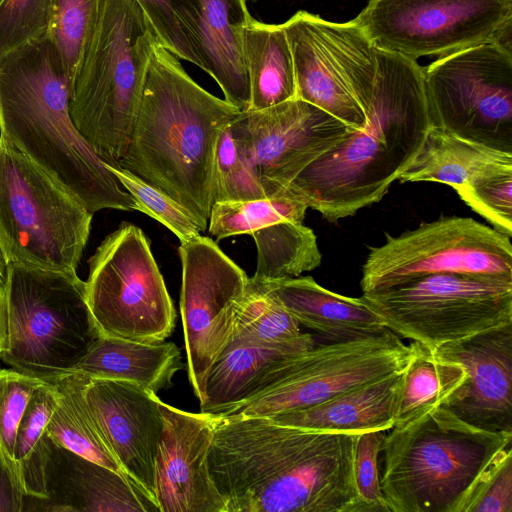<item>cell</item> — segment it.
<instances>
[{
	"instance_id": "6da1fadb",
	"label": "cell",
	"mask_w": 512,
	"mask_h": 512,
	"mask_svg": "<svg viewBox=\"0 0 512 512\" xmlns=\"http://www.w3.org/2000/svg\"><path fill=\"white\" fill-rule=\"evenodd\" d=\"M214 419L207 460L226 512H367L353 475L359 434Z\"/></svg>"
},
{
	"instance_id": "7a4b0ae2",
	"label": "cell",
	"mask_w": 512,
	"mask_h": 512,
	"mask_svg": "<svg viewBox=\"0 0 512 512\" xmlns=\"http://www.w3.org/2000/svg\"><path fill=\"white\" fill-rule=\"evenodd\" d=\"M363 129L351 130L280 194L304 201L330 222L377 203L419 153L431 128L423 67L377 49Z\"/></svg>"
},
{
	"instance_id": "3957f363",
	"label": "cell",
	"mask_w": 512,
	"mask_h": 512,
	"mask_svg": "<svg viewBox=\"0 0 512 512\" xmlns=\"http://www.w3.org/2000/svg\"><path fill=\"white\" fill-rule=\"evenodd\" d=\"M236 107L198 85L158 42L127 150L118 165L176 200L205 232L214 204L215 154Z\"/></svg>"
},
{
	"instance_id": "277c9868",
	"label": "cell",
	"mask_w": 512,
	"mask_h": 512,
	"mask_svg": "<svg viewBox=\"0 0 512 512\" xmlns=\"http://www.w3.org/2000/svg\"><path fill=\"white\" fill-rule=\"evenodd\" d=\"M72 82L46 34L0 61V135L91 212L136 210L132 196L75 128Z\"/></svg>"
},
{
	"instance_id": "5b68a950",
	"label": "cell",
	"mask_w": 512,
	"mask_h": 512,
	"mask_svg": "<svg viewBox=\"0 0 512 512\" xmlns=\"http://www.w3.org/2000/svg\"><path fill=\"white\" fill-rule=\"evenodd\" d=\"M158 42L134 0H103L69 111L77 131L106 164L117 166L127 150Z\"/></svg>"
},
{
	"instance_id": "8992f818",
	"label": "cell",
	"mask_w": 512,
	"mask_h": 512,
	"mask_svg": "<svg viewBox=\"0 0 512 512\" xmlns=\"http://www.w3.org/2000/svg\"><path fill=\"white\" fill-rule=\"evenodd\" d=\"M512 433L476 428L440 406L390 429L380 484L391 512H460L471 486Z\"/></svg>"
},
{
	"instance_id": "52a82bcc",
	"label": "cell",
	"mask_w": 512,
	"mask_h": 512,
	"mask_svg": "<svg viewBox=\"0 0 512 512\" xmlns=\"http://www.w3.org/2000/svg\"><path fill=\"white\" fill-rule=\"evenodd\" d=\"M4 286L8 337L1 360L18 372L54 384L101 336L87 302L85 281L76 272L11 263Z\"/></svg>"
},
{
	"instance_id": "ba28073f",
	"label": "cell",
	"mask_w": 512,
	"mask_h": 512,
	"mask_svg": "<svg viewBox=\"0 0 512 512\" xmlns=\"http://www.w3.org/2000/svg\"><path fill=\"white\" fill-rule=\"evenodd\" d=\"M93 213L0 135V250L8 264L76 272Z\"/></svg>"
},
{
	"instance_id": "9c48e42d",
	"label": "cell",
	"mask_w": 512,
	"mask_h": 512,
	"mask_svg": "<svg viewBox=\"0 0 512 512\" xmlns=\"http://www.w3.org/2000/svg\"><path fill=\"white\" fill-rule=\"evenodd\" d=\"M412 354L392 330L327 342L287 356L262 378L248 399L214 416L271 418L326 401L401 372Z\"/></svg>"
},
{
	"instance_id": "30bf717a",
	"label": "cell",
	"mask_w": 512,
	"mask_h": 512,
	"mask_svg": "<svg viewBox=\"0 0 512 512\" xmlns=\"http://www.w3.org/2000/svg\"><path fill=\"white\" fill-rule=\"evenodd\" d=\"M397 335L430 351L512 323V280L432 274L361 296Z\"/></svg>"
},
{
	"instance_id": "8fae6325",
	"label": "cell",
	"mask_w": 512,
	"mask_h": 512,
	"mask_svg": "<svg viewBox=\"0 0 512 512\" xmlns=\"http://www.w3.org/2000/svg\"><path fill=\"white\" fill-rule=\"evenodd\" d=\"M88 265L86 298L101 336L158 343L171 335L176 312L142 229L121 223Z\"/></svg>"
},
{
	"instance_id": "7c38bea8",
	"label": "cell",
	"mask_w": 512,
	"mask_h": 512,
	"mask_svg": "<svg viewBox=\"0 0 512 512\" xmlns=\"http://www.w3.org/2000/svg\"><path fill=\"white\" fill-rule=\"evenodd\" d=\"M290 46L297 98L354 130L367 122L377 48L353 21L332 22L298 11L282 24Z\"/></svg>"
},
{
	"instance_id": "4fadbf2b",
	"label": "cell",
	"mask_w": 512,
	"mask_h": 512,
	"mask_svg": "<svg viewBox=\"0 0 512 512\" xmlns=\"http://www.w3.org/2000/svg\"><path fill=\"white\" fill-rule=\"evenodd\" d=\"M431 127L512 153V50L485 43L423 67Z\"/></svg>"
},
{
	"instance_id": "5bb4252c",
	"label": "cell",
	"mask_w": 512,
	"mask_h": 512,
	"mask_svg": "<svg viewBox=\"0 0 512 512\" xmlns=\"http://www.w3.org/2000/svg\"><path fill=\"white\" fill-rule=\"evenodd\" d=\"M353 21L377 49L412 60L485 43L512 50V0H370Z\"/></svg>"
},
{
	"instance_id": "9a60e30c",
	"label": "cell",
	"mask_w": 512,
	"mask_h": 512,
	"mask_svg": "<svg viewBox=\"0 0 512 512\" xmlns=\"http://www.w3.org/2000/svg\"><path fill=\"white\" fill-rule=\"evenodd\" d=\"M465 274L512 280L510 237L470 217L422 223L398 236L386 233L362 266V292L389 288L432 274Z\"/></svg>"
},
{
	"instance_id": "2e32d148",
	"label": "cell",
	"mask_w": 512,
	"mask_h": 512,
	"mask_svg": "<svg viewBox=\"0 0 512 512\" xmlns=\"http://www.w3.org/2000/svg\"><path fill=\"white\" fill-rule=\"evenodd\" d=\"M178 250L187 374L202 402L209 372L232 340L236 306L249 277L209 237L182 242Z\"/></svg>"
},
{
	"instance_id": "e0dca14e",
	"label": "cell",
	"mask_w": 512,
	"mask_h": 512,
	"mask_svg": "<svg viewBox=\"0 0 512 512\" xmlns=\"http://www.w3.org/2000/svg\"><path fill=\"white\" fill-rule=\"evenodd\" d=\"M230 126L267 197L279 196L307 166L354 130L298 98L239 112Z\"/></svg>"
},
{
	"instance_id": "ac0fdd59",
	"label": "cell",
	"mask_w": 512,
	"mask_h": 512,
	"mask_svg": "<svg viewBox=\"0 0 512 512\" xmlns=\"http://www.w3.org/2000/svg\"><path fill=\"white\" fill-rule=\"evenodd\" d=\"M163 429L155 458V498L159 512H226L208 467L215 419L161 400Z\"/></svg>"
},
{
	"instance_id": "d6986e66",
	"label": "cell",
	"mask_w": 512,
	"mask_h": 512,
	"mask_svg": "<svg viewBox=\"0 0 512 512\" xmlns=\"http://www.w3.org/2000/svg\"><path fill=\"white\" fill-rule=\"evenodd\" d=\"M431 352L459 363L466 374L442 406L476 428L512 433V323Z\"/></svg>"
},
{
	"instance_id": "ffe728a7",
	"label": "cell",
	"mask_w": 512,
	"mask_h": 512,
	"mask_svg": "<svg viewBox=\"0 0 512 512\" xmlns=\"http://www.w3.org/2000/svg\"><path fill=\"white\" fill-rule=\"evenodd\" d=\"M85 398L122 471L157 506L154 469L163 429L160 398L127 381L91 378Z\"/></svg>"
},
{
	"instance_id": "44dd1931",
	"label": "cell",
	"mask_w": 512,
	"mask_h": 512,
	"mask_svg": "<svg viewBox=\"0 0 512 512\" xmlns=\"http://www.w3.org/2000/svg\"><path fill=\"white\" fill-rule=\"evenodd\" d=\"M43 485L45 497H25L23 512H159L127 476L63 447L47 434Z\"/></svg>"
},
{
	"instance_id": "7402d4cb",
	"label": "cell",
	"mask_w": 512,
	"mask_h": 512,
	"mask_svg": "<svg viewBox=\"0 0 512 512\" xmlns=\"http://www.w3.org/2000/svg\"><path fill=\"white\" fill-rule=\"evenodd\" d=\"M178 23L200 62L219 85L224 100L249 110L244 28L251 15L246 0H171Z\"/></svg>"
},
{
	"instance_id": "603a6c76",
	"label": "cell",
	"mask_w": 512,
	"mask_h": 512,
	"mask_svg": "<svg viewBox=\"0 0 512 512\" xmlns=\"http://www.w3.org/2000/svg\"><path fill=\"white\" fill-rule=\"evenodd\" d=\"M262 282L297 322L329 342L383 333L388 328L362 297H347L320 286L311 276Z\"/></svg>"
},
{
	"instance_id": "cb8c5ba5",
	"label": "cell",
	"mask_w": 512,
	"mask_h": 512,
	"mask_svg": "<svg viewBox=\"0 0 512 512\" xmlns=\"http://www.w3.org/2000/svg\"><path fill=\"white\" fill-rule=\"evenodd\" d=\"M402 380L403 371L350 389L316 405L270 419L311 430L355 434L386 432L393 428L396 420Z\"/></svg>"
},
{
	"instance_id": "d4e9b609",
	"label": "cell",
	"mask_w": 512,
	"mask_h": 512,
	"mask_svg": "<svg viewBox=\"0 0 512 512\" xmlns=\"http://www.w3.org/2000/svg\"><path fill=\"white\" fill-rule=\"evenodd\" d=\"M182 368L181 352L173 342L99 336L71 372L91 379L127 381L157 394L173 385L174 375Z\"/></svg>"
},
{
	"instance_id": "484cf974",
	"label": "cell",
	"mask_w": 512,
	"mask_h": 512,
	"mask_svg": "<svg viewBox=\"0 0 512 512\" xmlns=\"http://www.w3.org/2000/svg\"><path fill=\"white\" fill-rule=\"evenodd\" d=\"M314 345H263L231 340L209 372L200 412L218 415L248 399L277 362Z\"/></svg>"
},
{
	"instance_id": "4316f807",
	"label": "cell",
	"mask_w": 512,
	"mask_h": 512,
	"mask_svg": "<svg viewBox=\"0 0 512 512\" xmlns=\"http://www.w3.org/2000/svg\"><path fill=\"white\" fill-rule=\"evenodd\" d=\"M244 57L249 110L297 98L293 58L282 24H267L251 16L244 28Z\"/></svg>"
},
{
	"instance_id": "83f0119b",
	"label": "cell",
	"mask_w": 512,
	"mask_h": 512,
	"mask_svg": "<svg viewBox=\"0 0 512 512\" xmlns=\"http://www.w3.org/2000/svg\"><path fill=\"white\" fill-rule=\"evenodd\" d=\"M512 160L500 151L431 127L400 182H438L455 191L488 165Z\"/></svg>"
},
{
	"instance_id": "f1b7e54d",
	"label": "cell",
	"mask_w": 512,
	"mask_h": 512,
	"mask_svg": "<svg viewBox=\"0 0 512 512\" xmlns=\"http://www.w3.org/2000/svg\"><path fill=\"white\" fill-rule=\"evenodd\" d=\"M89 380L70 372L53 384L57 399L46 434L63 447L125 475L86 401Z\"/></svg>"
},
{
	"instance_id": "f546056e",
	"label": "cell",
	"mask_w": 512,
	"mask_h": 512,
	"mask_svg": "<svg viewBox=\"0 0 512 512\" xmlns=\"http://www.w3.org/2000/svg\"><path fill=\"white\" fill-rule=\"evenodd\" d=\"M412 354L403 370L399 407L393 427L406 426L442 406L465 379L464 368L441 359L412 341Z\"/></svg>"
},
{
	"instance_id": "4dcf8cb0",
	"label": "cell",
	"mask_w": 512,
	"mask_h": 512,
	"mask_svg": "<svg viewBox=\"0 0 512 512\" xmlns=\"http://www.w3.org/2000/svg\"><path fill=\"white\" fill-rule=\"evenodd\" d=\"M257 249L254 281L298 277L319 267L322 255L312 229L303 222L282 221L250 233Z\"/></svg>"
},
{
	"instance_id": "1f68e13d",
	"label": "cell",
	"mask_w": 512,
	"mask_h": 512,
	"mask_svg": "<svg viewBox=\"0 0 512 512\" xmlns=\"http://www.w3.org/2000/svg\"><path fill=\"white\" fill-rule=\"evenodd\" d=\"M232 340L263 345L315 344L277 297L251 278L236 306Z\"/></svg>"
},
{
	"instance_id": "d6a6232c",
	"label": "cell",
	"mask_w": 512,
	"mask_h": 512,
	"mask_svg": "<svg viewBox=\"0 0 512 512\" xmlns=\"http://www.w3.org/2000/svg\"><path fill=\"white\" fill-rule=\"evenodd\" d=\"M53 384L44 383L32 394L18 426L14 459L25 497H45L43 485V450L46 425L56 405Z\"/></svg>"
},
{
	"instance_id": "836d02e7",
	"label": "cell",
	"mask_w": 512,
	"mask_h": 512,
	"mask_svg": "<svg viewBox=\"0 0 512 512\" xmlns=\"http://www.w3.org/2000/svg\"><path fill=\"white\" fill-rule=\"evenodd\" d=\"M307 204L289 195L247 201L215 202L208 222L209 233L221 240L249 234L265 226L282 222H303Z\"/></svg>"
},
{
	"instance_id": "e575fe53",
	"label": "cell",
	"mask_w": 512,
	"mask_h": 512,
	"mask_svg": "<svg viewBox=\"0 0 512 512\" xmlns=\"http://www.w3.org/2000/svg\"><path fill=\"white\" fill-rule=\"evenodd\" d=\"M47 32L73 83L98 21L103 0H50Z\"/></svg>"
},
{
	"instance_id": "d590c367",
	"label": "cell",
	"mask_w": 512,
	"mask_h": 512,
	"mask_svg": "<svg viewBox=\"0 0 512 512\" xmlns=\"http://www.w3.org/2000/svg\"><path fill=\"white\" fill-rule=\"evenodd\" d=\"M497 231L512 236V160L495 162L456 190Z\"/></svg>"
},
{
	"instance_id": "8d00e7d4",
	"label": "cell",
	"mask_w": 512,
	"mask_h": 512,
	"mask_svg": "<svg viewBox=\"0 0 512 512\" xmlns=\"http://www.w3.org/2000/svg\"><path fill=\"white\" fill-rule=\"evenodd\" d=\"M230 124L222 131L216 148L214 203L267 198L252 167L240 150Z\"/></svg>"
},
{
	"instance_id": "74e56055",
	"label": "cell",
	"mask_w": 512,
	"mask_h": 512,
	"mask_svg": "<svg viewBox=\"0 0 512 512\" xmlns=\"http://www.w3.org/2000/svg\"><path fill=\"white\" fill-rule=\"evenodd\" d=\"M120 185L132 196L136 210L168 228L180 243L200 236V230L189 213L172 197L134 173L106 164Z\"/></svg>"
},
{
	"instance_id": "f35d334b",
	"label": "cell",
	"mask_w": 512,
	"mask_h": 512,
	"mask_svg": "<svg viewBox=\"0 0 512 512\" xmlns=\"http://www.w3.org/2000/svg\"><path fill=\"white\" fill-rule=\"evenodd\" d=\"M50 18V0H0V61L45 36Z\"/></svg>"
},
{
	"instance_id": "ab89813d",
	"label": "cell",
	"mask_w": 512,
	"mask_h": 512,
	"mask_svg": "<svg viewBox=\"0 0 512 512\" xmlns=\"http://www.w3.org/2000/svg\"><path fill=\"white\" fill-rule=\"evenodd\" d=\"M460 512H512V448L501 449L471 486Z\"/></svg>"
},
{
	"instance_id": "60d3db41",
	"label": "cell",
	"mask_w": 512,
	"mask_h": 512,
	"mask_svg": "<svg viewBox=\"0 0 512 512\" xmlns=\"http://www.w3.org/2000/svg\"><path fill=\"white\" fill-rule=\"evenodd\" d=\"M44 381L14 369H0V441L14 462L18 426L34 391ZM17 465V464H16Z\"/></svg>"
},
{
	"instance_id": "b9f144b4",
	"label": "cell",
	"mask_w": 512,
	"mask_h": 512,
	"mask_svg": "<svg viewBox=\"0 0 512 512\" xmlns=\"http://www.w3.org/2000/svg\"><path fill=\"white\" fill-rule=\"evenodd\" d=\"M385 435L384 431L361 433L355 446L354 483L367 512H391L381 489L378 468V458Z\"/></svg>"
},
{
	"instance_id": "7bdbcfd3",
	"label": "cell",
	"mask_w": 512,
	"mask_h": 512,
	"mask_svg": "<svg viewBox=\"0 0 512 512\" xmlns=\"http://www.w3.org/2000/svg\"><path fill=\"white\" fill-rule=\"evenodd\" d=\"M134 1L153 27L159 42L177 58L200 67V62L178 23L171 0Z\"/></svg>"
},
{
	"instance_id": "ee69618b",
	"label": "cell",
	"mask_w": 512,
	"mask_h": 512,
	"mask_svg": "<svg viewBox=\"0 0 512 512\" xmlns=\"http://www.w3.org/2000/svg\"><path fill=\"white\" fill-rule=\"evenodd\" d=\"M24 499L18 467L0 441V512H23Z\"/></svg>"
},
{
	"instance_id": "f6af8a7d",
	"label": "cell",
	"mask_w": 512,
	"mask_h": 512,
	"mask_svg": "<svg viewBox=\"0 0 512 512\" xmlns=\"http://www.w3.org/2000/svg\"><path fill=\"white\" fill-rule=\"evenodd\" d=\"M8 315L4 284L0 283V359L7 345Z\"/></svg>"
},
{
	"instance_id": "bcb514c9",
	"label": "cell",
	"mask_w": 512,
	"mask_h": 512,
	"mask_svg": "<svg viewBox=\"0 0 512 512\" xmlns=\"http://www.w3.org/2000/svg\"><path fill=\"white\" fill-rule=\"evenodd\" d=\"M6 268L7 265L0 250V283L2 284H5Z\"/></svg>"
},
{
	"instance_id": "7dc6e473",
	"label": "cell",
	"mask_w": 512,
	"mask_h": 512,
	"mask_svg": "<svg viewBox=\"0 0 512 512\" xmlns=\"http://www.w3.org/2000/svg\"><path fill=\"white\" fill-rule=\"evenodd\" d=\"M255 1V0H254Z\"/></svg>"
}]
</instances>
